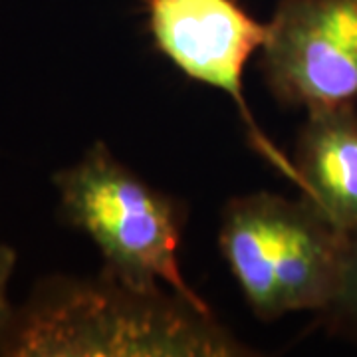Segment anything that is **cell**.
Returning <instances> with one entry per match:
<instances>
[{"instance_id": "obj_4", "label": "cell", "mask_w": 357, "mask_h": 357, "mask_svg": "<svg viewBox=\"0 0 357 357\" xmlns=\"http://www.w3.org/2000/svg\"><path fill=\"white\" fill-rule=\"evenodd\" d=\"M147 20L157 50L187 77L229 96L255 151L298 189L294 161L264 135L244 98V70L262 50L268 24L236 0H147Z\"/></svg>"}, {"instance_id": "obj_3", "label": "cell", "mask_w": 357, "mask_h": 357, "mask_svg": "<svg viewBox=\"0 0 357 357\" xmlns=\"http://www.w3.org/2000/svg\"><path fill=\"white\" fill-rule=\"evenodd\" d=\"M64 218L98 246L103 272L143 290L167 288L208 307L181 270L183 211L96 141L54 175Z\"/></svg>"}, {"instance_id": "obj_7", "label": "cell", "mask_w": 357, "mask_h": 357, "mask_svg": "<svg viewBox=\"0 0 357 357\" xmlns=\"http://www.w3.org/2000/svg\"><path fill=\"white\" fill-rule=\"evenodd\" d=\"M332 324L342 332L357 337V232L349 234L342 286L333 304L326 312Z\"/></svg>"}, {"instance_id": "obj_2", "label": "cell", "mask_w": 357, "mask_h": 357, "mask_svg": "<svg viewBox=\"0 0 357 357\" xmlns=\"http://www.w3.org/2000/svg\"><path fill=\"white\" fill-rule=\"evenodd\" d=\"M349 236L306 199L256 191L222 208L218 246L258 319L326 312L342 286Z\"/></svg>"}, {"instance_id": "obj_1", "label": "cell", "mask_w": 357, "mask_h": 357, "mask_svg": "<svg viewBox=\"0 0 357 357\" xmlns=\"http://www.w3.org/2000/svg\"><path fill=\"white\" fill-rule=\"evenodd\" d=\"M252 351L167 288L143 290L107 272L40 280L0 333V357H243Z\"/></svg>"}, {"instance_id": "obj_8", "label": "cell", "mask_w": 357, "mask_h": 357, "mask_svg": "<svg viewBox=\"0 0 357 357\" xmlns=\"http://www.w3.org/2000/svg\"><path fill=\"white\" fill-rule=\"evenodd\" d=\"M16 260H18V256L13 248L6 244H0V333L8 326L14 312L13 302L8 298V284L13 278Z\"/></svg>"}, {"instance_id": "obj_6", "label": "cell", "mask_w": 357, "mask_h": 357, "mask_svg": "<svg viewBox=\"0 0 357 357\" xmlns=\"http://www.w3.org/2000/svg\"><path fill=\"white\" fill-rule=\"evenodd\" d=\"M292 161L300 197L344 234L357 232V105L306 112Z\"/></svg>"}, {"instance_id": "obj_5", "label": "cell", "mask_w": 357, "mask_h": 357, "mask_svg": "<svg viewBox=\"0 0 357 357\" xmlns=\"http://www.w3.org/2000/svg\"><path fill=\"white\" fill-rule=\"evenodd\" d=\"M260 68L282 105H357V0H280Z\"/></svg>"}]
</instances>
